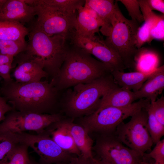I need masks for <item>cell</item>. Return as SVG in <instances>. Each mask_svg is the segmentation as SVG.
I'll use <instances>...</instances> for the list:
<instances>
[{
    "label": "cell",
    "mask_w": 164,
    "mask_h": 164,
    "mask_svg": "<svg viewBox=\"0 0 164 164\" xmlns=\"http://www.w3.org/2000/svg\"><path fill=\"white\" fill-rule=\"evenodd\" d=\"M60 92L47 80L27 83L3 81L0 93L14 110L38 114L58 113Z\"/></svg>",
    "instance_id": "obj_1"
},
{
    "label": "cell",
    "mask_w": 164,
    "mask_h": 164,
    "mask_svg": "<svg viewBox=\"0 0 164 164\" xmlns=\"http://www.w3.org/2000/svg\"><path fill=\"white\" fill-rule=\"evenodd\" d=\"M70 41L58 74L51 80L59 91L90 83L111 73L104 63Z\"/></svg>",
    "instance_id": "obj_2"
},
{
    "label": "cell",
    "mask_w": 164,
    "mask_h": 164,
    "mask_svg": "<svg viewBox=\"0 0 164 164\" xmlns=\"http://www.w3.org/2000/svg\"><path fill=\"white\" fill-rule=\"evenodd\" d=\"M117 86L111 73L90 83L77 85L64 97V110L72 118L90 114L98 109L103 97Z\"/></svg>",
    "instance_id": "obj_3"
},
{
    "label": "cell",
    "mask_w": 164,
    "mask_h": 164,
    "mask_svg": "<svg viewBox=\"0 0 164 164\" xmlns=\"http://www.w3.org/2000/svg\"><path fill=\"white\" fill-rule=\"evenodd\" d=\"M25 51L38 58L51 80L58 74L64 61L69 38L61 35L49 36L34 25L28 35Z\"/></svg>",
    "instance_id": "obj_4"
},
{
    "label": "cell",
    "mask_w": 164,
    "mask_h": 164,
    "mask_svg": "<svg viewBox=\"0 0 164 164\" xmlns=\"http://www.w3.org/2000/svg\"><path fill=\"white\" fill-rule=\"evenodd\" d=\"M116 20L104 42L107 46L121 58L126 68L135 67V58L138 49L135 45L136 33L140 24L126 18L118 4Z\"/></svg>",
    "instance_id": "obj_5"
},
{
    "label": "cell",
    "mask_w": 164,
    "mask_h": 164,
    "mask_svg": "<svg viewBox=\"0 0 164 164\" xmlns=\"http://www.w3.org/2000/svg\"><path fill=\"white\" fill-rule=\"evenodd\" d=\"M150 103L143 98L124 107H107L80 118V125L89 133L95 132L101 135L114 134L118 125Z\"/></svg>",
    "instance_id": "obj_6"
},
{
    "label": "cell",
    "mask_w": 164,
    "mask_h": 164,
    "mask_svg": "<svg viewBox=\"0 0 164 164\" xmlns=\"http://www.w3.org/2000/svg\"><path fill=\"white\" fill-rule=\"evenodd\" d=\"M131 117L127 123L122 122L118 125L114 135L122 143L143 156L153 144L147 127L148 113L144 108Z\"/></svg>",
    "instance_id": "obj_7"
},
{
    "label": "cell",
    "mask_w": 164,
    "mask_h": 164,
    "mask_svg": "<svg viewBox=\"0 0 164 164\" xmlns=\"http://www.w3.org/2000/svg\"><path fill=\"white\" fill-rule=\"evenodd\" d=\"M63 118L60 113L38 114L13 110L8 113L5 119L0 124V132L17 133L32 131L39 134L43 132L52 124Z\"/></svg>",
    "instance_id": "obj_8"
},
{
    "label": "cell",
    "mask_w": 164,
    "mask_h": 164,
    "mask_svg": "<svg viewBox=\"0 0 164 164\" xmlns=\"http://www.w3.org/2000/svg\"><path fill=\"white\" fill-rule=\"evenodd\" d=\"M34 7L37 16L35 26L49 36L61 35L70 38L77 14H66L39 0H35Z\"/></svg>",
    "instance_id": "obj_9"
},
{
    "label": "cell",
    "mask_w": 164,
    "mask_h": 164,
    "mask_svg": "<svg viewBox=\"0 0 164 164\" xmlns=\"http://www.w3.org/2000/svg\"><path fill=\"white\" fill-rule=\"evenodd\" d=\"M98 159L107 164H141L143 156L124 146L114 134L102 135L93 149Z\"/></svg>",
    "instance_id": "obj_10"
},
{
    "label": "cell",
    "mask_w": 164,
    "mask_h": 164,
    "mask_svg": "<svg viewBox=\"0 0 164 164\" xmlns=\"http://www.w3.org/2000/svg\"><path fill=\"white\" fill-rule=\"evenodd\" d=\"M14 133L19 143L31 147L38 155L41 164L67 163L73 156L61 148L45 131L36 135L25 132Z\"/></svg>",
    "instance_id": "obj_11"
},
{
    "label": "cell",
    "mask_w": 164,
    "mask_h": 164,
    "mask_svg": "<svg viewBox=\"0 0 164 164\" xmlns=\"http://www.w3.org/2000/svg\"><path fill=\"white\" fill-rule=\"evenodd\" d=\"M76 43L104 63L111 72L115 71L124 72L126 68L120 56L108 46L104 40L100 37L96 36L90 38L80 36L77 39Z\"/></svg>",
    "instance_id": "obj_12"
},
{
    "label": "cell",
    "mask_w": 164,
    "mask_h": 164,
    "mask_svg": "<svg viewBox=\"0 0 164 164\" xmlns=\"http://www.w3.org/2000/svg\"><path fill=\"white\" fill-rule=\"evenodd\" d=\"M16 65L13 75L15 80L18 83L38 82L41 81L43 78L48 77L39 60L25 51L14 57L12 69Z\"/></svg>",
    "instance_id": "obj_13"
},
{
    "label": "cell",
    "mask_w": 164,
    "mask_h": 164,
    "mask_svg": "<svg viewBox=\"0 0 164 164\" xmlns=\"http://www.w3.org/2000/svg\"><path fill=\"white\" fill-rule=\"evenodd\" d=\"M36 15L34 6L24 0H6L0 13V21L16 22L24 25L32 22Z\"/></svg>",
    "instance_id": "obj_14"
},
{
    "label": "cell",
    "mask_w": 164,
    "mask_h": 164,
    "mask_svg": "<svg viewBox=\"0 0 164 164\" xmlns=\"http://www.w3.org/2000/svg\"><path fill=\"white\" fill-rule=\"evenodd\" d=\"M45 131L63 150L73 155H81L64 123L63 118L52 124Z\"/></svg>",
    "instance_id": "obj_15"
},
{
    "label": "cell",
    "mask_w": 164,
    "mask_h": 164,
    "mask_svg": "<svg viewBox=\"0 0 164 164\" xmlns=\"http://www.w3.org/2000/svg\"><path fill=\"white\" fill-rule=\"evenodd\" d=\"M118 1L113 0H85L84 6L94 10L101 18L104 25L100 31L106 36L110 32L116 19Z\"/></svg>",
    "instance_id": "obj_16"
},
{
    "label": "cell",
    "mask_w": 164,
    "mask_h": 164,
    "mask_svg": "<svg viewBox=\"0 0 164 164\" xmlns=\"http://www.w3.org/2000/svg\"><path fill=\"white\" fill-rule=\"evenodd\" d=\"M164 88V67L163 65L154 70L140 88L134 92L137 100L147 99L151 102L156 101L157 96L162 93Z\"/></svg>",
    "instance_id": "obj_17"
},
{
    "label": "cell",
    "mask_w": 164,
    "mask_h": 164,
    "mask_svg": "<svg viewBox=\"0 0 164 164\" xmlns=\"http://www.w3.org/2000/svg\"><path fill=\"white\" fill-rule=\"evenodd\" d=\"M136 100L134 92L117 86L110 90L103 97L97 111L109 107H125L131 105Z\"/></svg>",
    "instance_id": "obj_18"
},
{
    "label": "cell",
    "mask_w": 164,
    "mask_h": 164,
    "mask_svg": "<svg viewBox=\"0 0 164 164\" xmlns=\"http://www.w3.org/2000/svg\"><path fill=\"white\" fill-rule=\"evenodd\" d=\"M73 28L75 34L87 38H91L98 33L103 24L90 15L82 6L77 10Z\"/></svg>",
    "instance_id": "obj_19"
},
{
    "label": "cell",
    "mask_w": 164,
    "mask_h": 164,
    "mask_svg": "<svg viewBox=\"0 0 164 164\" xmlns=\"http://www.w3.org/2000/svg\"><path fill=\"white\" fill-rule=\"evenodd\" d=\"M63 120L81 155L86 157H94L92 152L94 141L88 133L82 126L73 123L72 120Z\"/></svg>",
    "instance_id": "obj_20"
},
{
    "label": "cell",
    "mask_w": 164,
    "mask_h": 164,
    "mask_svg": "<svg viewBox=\"0 0 164 164\" xmlns=\"http://www.w3.org/2000/svg\"><path fill=\"white\" fill-rule=\"evenodd\" d=\"M153 71L150 72L136 71L128 73L115 71L112 72L111 74L115 83L119 87L136 92L151 76Z\"/></svg>",
    "instance_id": "obj_21"
},
{
    "label": "cell",
    "mask_w": 164,
    "mask_h": 164,
    "mask_svg": "<svg viewBox=\"0 0 164 164\" xmlns=\"http://www.w3.org/2000/svg\"><path fill=\"white\" fill-rule=\"evenodd\" d=\"M29 29L19 22L0 21V40L26 42Z\"/></svg>",
    "instance_id": "obj_22"
},
{
    "label": "cell",
    "mask_w": 164,
    "mask_h": 164,
    "mask_svg": "<svg viewBox=\"0 0 164 164\" xmlns=\"http://www.w3.org/2000/svg\"><path fill=\"white\" fill-rule=\"evenodd\" d=\"M156 54L153 51L144 48L138 49L135 58V67L143 72L146 70L152 71L157 68L158 63ZM144 71V72H145Z\"/></svg>",
    "instance_id": "obj_23"
},
{
    "label": "cell",
    "mask_w": 164,
    "mask_h": 164,
    "mask_svg": "<svg viewBox=\"0 0 164 164\" xmlns=\"http://www.w3.org/2000/svg\"><path fill=\"white\" fill-rule=\"evenodd\" d=\"M39 1L68 15L77 14L76 11L84 6L85 2L84 0H39Z\"/></svg>",
    "instance_id": "obj_24"
},
{
    "label": "cell",
    "mask_w": 164,
    "mask_h": 164,
    "mask_svg": "<svg viewBox=\"0 0 164 164\" xmlns=\"http://www.w3.org/2000/svg\"><path fill=\"white\" fill-rule=\"evenodd\" d=\"M26 145L19 143L9 154L0 162V164H31Z\"/></svg>",
    "instance_id": "obj_25"
},
{
    "label": "cell",
    "mask_w": 164,
    "mask_h": 164,
    "mask_svg": "<svg viewBox=\"0 0 164 164\" xmlns=\"http://www.w3.org/2000/svg\"><path fill=\"white\" fill-rule=\"evenodd\" d=\"M150 103L145 108L148 114L147 127L153 144H156L161 140L164 135V125L155 117L150 106Z\"/></svg>",
    "instance_id": "obj_26"
},
{
    "label": "cell",
    "mask_w": 164,
    "mask_h": 164,
    "mask_svg": "<svg viewBox=\"0 0 164 164\" xmlns=\"http://www.w3.org/2000/svg\"><path fill=\"white\" fill-rule=\"evenodd\" d=\"M19 143L15 133L9 132H0V162Z\"/></svg>",
    "instance_id": "obj_27"
},
{
    "label": "cell",
    "mask_w": 164,
    "mask_h": 164,
    "mask_svg": "<svg viewBox=\"0 0 164 164\" xmlns=\"http://www.w3.org/2000/svg\"><path fill=\"white\" fill-rule=\"evenodd\" d=\"M27 43L0 40V54L14 57L25 50Z\"/></svg>",
    "instance_id": "obj_28"
},
{
    "label": "cell",
    "mask_w": 164,
    "mask_h": 164,
    "mask_svg": "<svg viewBox=\"0 0 164 164\" xmlns=\"http://www.w3.org/2000/svg\"><path fill=\"white\" fill-rule=\"evenodd\" d=\"M127 9L128 15L133 20L135 21L140 24L144 21L143 16L140 10L138 0H118Z\"/></svg>",
    "instance_id": "obj_29"
},
{
    "label": "cell",
    "mask_w": 164,
    "mask_h": 164,
    "mask_svg": "<svg viewBox=\"0 0 164 164\" xmlns=\"http://www.w3.org/2000/svg\"><path fill=\"white\" fill-rule=\"evenodd\" d=\"M151 28L150 24L145 22L138 28L135 38V45L137 49H140L145 43H151L152 40L150 34Z\"/></svg>",
    "instance_id": "obj_30"
},
{
    "label": "cell",
    "mask_w": 164,
    "mask_h": 164,
    "mask_svg": "<svg viewBox=\"0 0 164 164\" xmlns=\"http://www.w3.org/2000/svg\"><path fill=\"white\" fill-rule=\"evenodd\" d=\"M153 150L149 153H145L143 159L152 158L155 160L153 163L151 164H164V139L160 140L156 144Z\"/></svg>",
    "instance_id": "obj_31"
},
{
    "label": "cell",
    "mask_w": 164,
    "mask_h": 164,
    "mask_svg": "<svg viewBox=\"0 0 164 164\" xmlns=\"http://www.w3.org/2000/svg\"><path fill=\"white\" fill-rule=\"evenodd\" d=\"M153 113L158 120L164 125V97L163 95L149 104Z\"/></svg>",
    "instance_id": "obj_32"
},
{
    "label": "cell",
    "mask_w": 164,
    "mask_h": 164,
    "mask_svg": "<svg viewBox=\"0 0 164 164\" xmlns=\"http://www.w3.org/2000/svg\"><path fill=\"white\" fill-rule=\"evenodd\" d=\"M151 38L160 40L164 39V15H160L154 25L151 28L150 31Z\"/></svg>",
    "instance_id": "obj_33"
},
{
    "label": "cell",
    "mask_w": 164,
    "mask_h": 164,
    "mask_svg": "<svg viewBox=\"0 0 164 164\" xmlns=\"http://www.w3.org/2000/svg\"><path fill=\"white\" fill-rule=\"evenodd\" d=\"M96 162L97 159L94 157L73 155L67 164H96Z\"/></svg>",
    "instance_id": "obj_34"
},
{
    "label": "cell",
    "mask_w": 164,
    "mask_h": 164,
    "mask_svg": "<svg viewBox=\"0 0 164 164\" xmlns=\"http://www.w3.org/2000/svg\"><path fill=\"white\" fill-rule=\"evenodd\" d=\"M13 110L11 105L0 93V124L5 119V114Z\"/></svg>",
    "instance_id": "obj_35"
},
{
    "label": "cell",
    "mask_w": 164,
    "mask_h": 164,
    "mask_svg": "<svg viewBox=\"0 0 164 164\" xmlns=\"http://www.w3.org/2000/svg\"><path fill=\"white\" fill-rule=\"evenodd\" d=\"M12 69V63H9L0 65V77L5 82L12 80L10 75V72Z\"/></svg>",
    "instance_id": "obj_36"
},
{
    "label": "cell",
    "mask_w": 164,
    "mask_h": 164,
    "mask_svg": "<svg viewBox=\"0 0 164 164\" xmlns=\"http://www.w3.org/2000/svg\"><path fill=\"white\" fill-rule=\"evenodd\" d=\"M150 9L156 10L164 13V1L162 0H146Z\"/></svg>",
    "instance_id": "obj_37"
},
{
    "label": "cell",
    "mask_w": 164,
    "mask_h": 164,
    "mask_svg": "<svg viewBox=\"0 0 164 164\" xmlns=\"http://www.w3.org/2000/svg\"><path fill=\"white\" fill-rule=\"evenodd\" d=\"M14 57L0 54V65L7 63H12Z\"/></svg>",
    "instance_id": "obj_38"
},
{
    "label": "cell",
    "mask_w": 164,
    "mask_h": 164,
    "mask_svg": "<svg viewBox=\"0 0 164 164\" xmlns=\"http://www.w3.org/2000/svg\"><path fill=\"white\" fill-rule=\"evenodd\" d=\"M31 164H41L39 162H37L33 160L32 158H31ZM67 163L66 162H58L54 164H67Z\"/></svg>",
    "instance_id": "obj_39"
},
{
    "label": "cell",
    "mask_w": 164,
    "mask_h": 164,
    "mask_svg": "<svg viewBox=\"0 0 164 164\" xmlns=\"http://www.w3.org/2000/svg\"><path fill=\"white\" fill-rule=\"evenodd\" d=\"M6 0H0V13H1L3 6Z\"/></svg>",
    "instance_id": "obj_40"
},
{
    "label": "cell",
    "mask_w": 164,
    "mask_h": 164,
    "mask_svg": "<svg viewBox=\"0 0 164 164\" xmlns=\"http://www.w3.org/2000/svg\"><path fill=\"white\" fill-rule=\"evenodd\" d=\"M97 159L96 164H107L98 159Z\"/></svg>",
    "instance_id": "obj_41"
},
{
    "label": "cell",
    "mask_w": 164,
    "mask_h": 164,
    "mask_svg": "<svg viewBox=\"0 0 164 164\" xmlns=\"http://www.w3.org/2000/svg\"><path fill=\"white\" fill-rule=\"evenodd\" d=\"M141 164H151L150 163H149L147 162H146L145 161H143Z\"/></svg>",
    "instance_id": "obj_42"
},
{
    "label": "cell",
    "mask_w": 164,
    "mask_h": 164,
    "mask_svg": "<svg viewBox=\"0 0 164 164\" xmlns=\"http://www.w3.org/2000/svg\"><path fill=\"white\" fill-rule=\"evenodd\" d=\"M0 81H1V78L0 77Z\"/></svg>",
    "instance_id": "obj_43"
}]
</instances>
